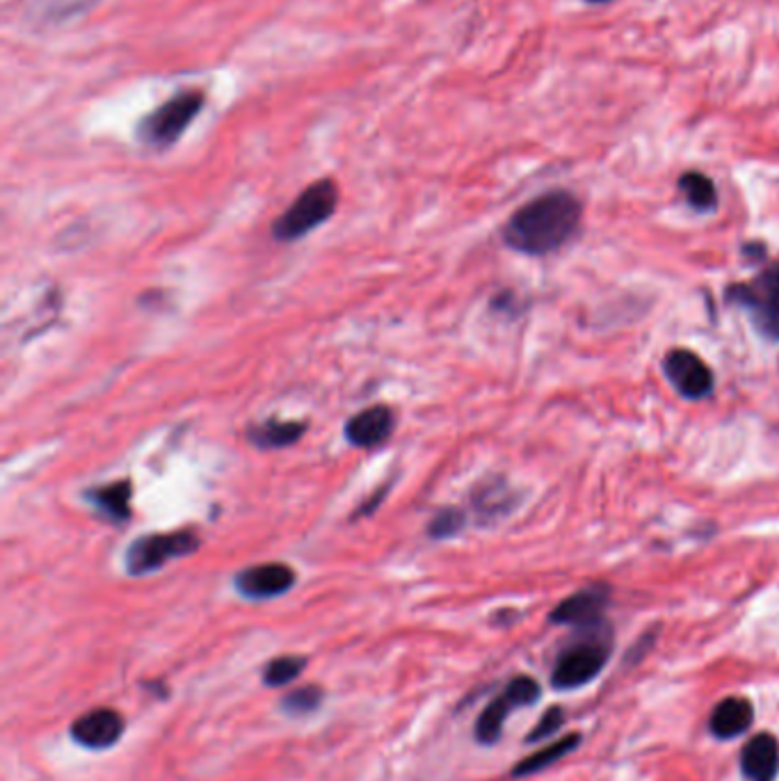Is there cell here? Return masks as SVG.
<instances>
[{"mask_svg":"<svg viewBox=\"0 0 779 781\" xmlns=\"http://www.w3.org/2000/svg\"><path fill=\"white\" fill-rule=\"evenodd\" d=\"M396 416L387 404H375L345 423V437L359 448H378L393 434Z\"/></svg>","mask_w":779,"mask_h":781,"instance_id":"cell-12","label":"cell"},{"mask_svg":"<svg viewBox=\"0 0 779 781\" xmlns=\"http://www.w3.org/2000/svg\"><path fill=\"white\" fill-rule=\"evenodd\" d=\"M565 719H567V717H565V711H563L560 706H552L549 711H546V713L539 717V722L533 727V732L526 736V743L533 745V743H542V740H546V738H552L554 734H558V732L563 729Z\"/></svg>","mask_w":779,"mask_h":781,"instance_id":"cell-23","label":"cell"},{"mask_svg":"<svg viewBox=\"0 0 779 781\" xmlns=\"http://www.w3.org/2000/svg\"><path fill=\"white\" fill-rule=\"evenodd\" d=\"M579 745H581V734H567L558 743H554L549 747H542V749L535 751V755H531L528 759L519 761L514 766L512 774L514 777H528V774H535L539 770H546L549 766H554L556 761H560L567 755H571V751Z\"/></svg>","mask_w":779,"mask_h":781,"instance_id":"cell-17","label":"cell"},{"mask_svg":"<svg viewBox=\"0 0 779 781\" xmlns=\"http://www.w3.org/2000/svg\"><path fill=\"white\" fill-rule=\"evenodd\" d=\"M465 524H467L465 512L457 510V507H444L442 512L435 514V518L430 521L427 533L435 539H448L465 528Z\"/></svg>","mask_w":779,"mask_h":781,"instance_id":"cell-22","label":"cell"},{"mask_svg":"<svg viewBox=\"0 0 779 781\" xmlns=\"http://www.w3.org/2000/svg\"><path fill=\"white\" fill-rule=\"evenodd\" d=\"M741 772L747 781H775L779 772V743L772 734H759L743 747Z\"/></svg>","mask_w":779,"mask_h":781,"instance_id":"cell-13","label":"cell"},{"mask_svg":"<svg viewBox=\"0 0 779 781\" xmlns=\"http://www.w3.org/2000/svg\"><path fill=\"white\" fill-rule=\"evenodd\" d=\"M611 603V588L609 585H590L586 590L574 592L563 603L554 607L549 615L552 624L571 626L581 633L599 631L605 626V607Z\"/></svg>","mask_w":779,"mask_h":781,"instance_id":"cell-8","label":"cell"},{"mask_svg":"<svg viewBox=\"0 0 779 781\" xmlns=\"http://www.w3.org/2000/svg\"><path fill=\"white\" fill-rule=\"evenodd\" d=\"M727 302L741 306L764 338L779 341V260L749 281L730 286Z\"/></svg>","mask_w":779,"mask_h":781,"instance_id":"cell-3","label":"cell"},{"mask_svg":"<svg viewBox=\"0 0 779 781\" xmlns=\"http://www.w3.org/2000/svg\"><path fill=\"white\" fill-rule=\"evenodd\" d=\"M201 105H204V94L201 92H181L175 99L165 101L140 122V140L154 149L171 147L192 124Z\"/></svg>","mask_w":779,"mask_h":781,"instance_id":"cell-5","label":"cell"},{"mask_svg":"<svg viewBox=\"0 0 779 781\" xmlns=\"http://www.w3.org/2000/svg\"><path fill=\"white\" fill-rule=\"evenodd\" d=\"M586 3H594V5H601V3H611V0H586Z\"/></svg>","mask_w":779,"mask_h":781,"instance_id":"cell-24","label":"cell"},{"mask_svg":"<svg viewBox=\"0 0 779 781\" xmlns=\"http://www.w3.org/2000/svg\"><path fill=\"white\" fill-rule=\"evenodd\" d=\"M755 725V709L745 698H727L720 702L711 717L709 729L720 740H734Z\"/></svg>","mask_w":779,"mask_h":781,"instance_id":"cell-14","label":"cell"},{"mask_svg":"<svg viewBox=\"0 0 779 781\" xmlns=\"http://www.w3.org/2000/svg\"><path fill=\"white\" fill-rule=\"evenodd\" d=\"M304 668H307L304 656H279L266 665L264 683L268 688H283L288 683H293Z\"/></svg>","mask_w":779,"mask_h":781,"instance_id":"cell-21","label":"cell"},{"mask_svg":"<svg viewBox=\"0 0 779 781\" xmlns=\"http://www.w3.org/2000/svg\"><path fill=\"white\" fill-rule=\"evenodd\" d=\"M474 505L478 507V512L482 516H501L512 510L514 494L503 480L485 482L478 487V491L474 494Z\"/></svg>","mask_w":779,"mask_h":781,"instance_id":"cell-19","label":"cell"},{"mask_svg":"<svg viewBox=\"0 0 779 781\" xmlns=\"http://www.w3.org/2000/svg\"><path fill=\"white\" fill-rule=\"evenodd\" d=\"M663 370L670 384L686 398V400H704L713 393L715 378L709 364L686 347H675L666 355Z\"/></svg>","mask_w":779,"mask_h":781,"instance_id":"cell-9","label":"cell"},{"mask_svg":"<svg viewBox=\"0 0 779 781\" xmlns=\"http://www.w3.org/2000/svg\"><path fill=\"white\" fill-rule=\"evenodd\" d=\"M323 702H325L323 688L321 685H307V688H298L293 692L283 694L281 711L286 715L302 717V715H311V713L319 711Z\"/></svg>","mask_w":779,"mask_h":781,"instance_id":"cell-20","label":"cell"},{"mask_svg":"<svg viewBox=\"0 0 779 781\" xmlns=\"http://www.w3.org/2000/svg\"><path fill=\"white\" fill-rule=\"evenodd\" d=\"M336 207L338 186L332 179L315 181L288 207V211L279 220H275L272 236L281 243L298 241L315 226H321L325 220H330Z\"/></svg>","mask_w":779,"mask_h":781,"instance_id":"cell-4","label":"cell"},{"mask_svg":"<svg viewBox=\"0 0 779 781\" xmlns=\"http://www.w3.org/2000/svg\"><path fill=\"white\" fill-rule=\"evenodd\" d=\"M126 722L114 709H94L82 713L71 725V738L85 749L103 751L118 745L124 736Z\"/></svg>","mask_w":779,"mask_h":781,"instance_id":"cell-10","label":"cell"},{"mask_svg":"<svg viewBox=\"0 0 779 781\" xmlns=\"http://www.w3.org/2000/svg\"><path fill=\"white\" fill-rule=\"evenodd\" d=\"M539 683L531 677L512 679L505 690L485 706L476 722V740L480 745H494L503 734V725L514 709L533 706L539 700Z\"/></svg>","mask_w":779,"mask_h":781,"instance_id":"cell-7","label":"cell"},{"mask_svg":"<svg viewBox=\"0 0 779 781\" xmlns=\"http://www.w3.org/2000/svg\"><path fill=\"white\" fill-rule=\"evenodd\" d=\"M679 190L683 192L688 204L700 211L709 213L717 209V190L715 183L702 171H686L679 179Z\"/></svg>","mask_w":779,"mask_h":781,"instance_id":"cell-18","label":"cell"},{"mask_svg":"<svg viewBox=\"0 0 779 781\" xmlns=\"http://www.w3.org/2000/svg\"><path fill=\"white\" fill-rule=\"evenodd\" d=\"M304 432H307L304 423L270 419V421H266V423L252 425L249 432H247V437H249V442H252L256 448L272 450V448L293 446L296 442H300V439L304 437Z\"/></svg>","mask_w":779,"mask_h":781,"instance_id":"cell-16","label":"cell"},{"mask_svg":"<svg viewBox=\"0 0 779 781\" xmlns=\"http://www.w3.org/2000/svg\"><path fill=\"white\" fill-rule=\"evenodd\" d=\"M199 544L201 542L194 531H169V533L142 535L129 546L126 569L133 576L158 571L171 560L194 554Z\"/></svg>","mask_w":779,"mask_h":781,"instance_id":"cell-6","label":"cell"},{"mask_svg":"<svg viewBox=\"0 0 779 781\" xmlns=\"http://www.w3.org/2000/svg\"><path fill=\"white\" fill-rule=\"evenodd\" d=\"M131 497H133L131 480H120L88 491V499L99 510V514L105 516L108 521H118V524H122V521L131 516Z\"/></svg>","mask_w":779,"mask_h":781,"instance_id":"cell-15","label":"cell"},{"mask_svg":"<svg viewBox=\"0 0 779 781\" xmlns=\"http://www.w3.org/2000/svg\"><path fill=\"white\" fill-rule=\"evenodd\" d=\"M581 201L567 190H552L519 209L503 228V241L514 252L546 256L565 247L581 226Z\"/></svg>","mask_w":779,"mask_h":781,"instance_id":"cell-1","label":"cell"},{"mask_svg":"<svg viewBox=\"0 0 779 781\" xmlns=\"http://www.w3.org/2000/svg\"><path fill=\"white\" fill-rule=\"evenodd\" d=\"M609 658H611L609 626L581 633V640H576L558 656V662L552 674V685L563 692L583 688L601 674Z\"/></svg>","mask_w":779,"mask_h":781,"instance_id":"cell-2","label":"cell"},{"mask_svg":"<svg viewBox=\"0 0 779 781\" xmlns=\"http://www.w3.org/2000/svg\"><path fill=\"white\" fill-rule=\"evenodd\" d=\"M296 585V571L283 562H266L247 567L236 576V590L245 599L264 601L286 594Z\"/></svg>","mask_w":779,"mask_h":781,"instance_id":"cell-11","label":"cell"}]
</instances>
